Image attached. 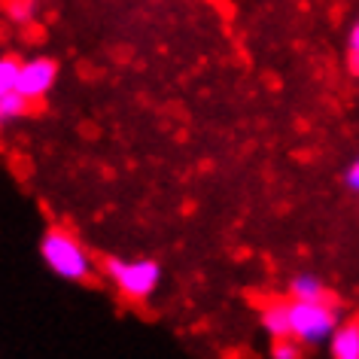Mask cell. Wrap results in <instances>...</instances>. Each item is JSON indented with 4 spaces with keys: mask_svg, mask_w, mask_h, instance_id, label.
<instances>
[{
    "mask_svg": "<svg viewBox=\"0 0 359 359\" xmlns=\"http://www.w3.org/2000/svg\"><path fill=\"white\" fill-rule=\"evenodd\" d=\"M40 259L55 277L67 283H86L95 274V259L70 229L52 226L40 238Z\"/></svg>",
    "mask_w": 359,
    "mask_h": 359,
    "instance_id": "1",
    "label": "cell"
},
{
    "mask_svg": "<svg viewBox=\"0 0 359 359\" xmlns=\"http://www.w3.org/2000/svg\"><path fill=\"white\" fill-rule=\"evenodd\" d=\"M107 280L116 286V292L128 302H147L156 295L161 283V265L156 259H107L104 262Z\"/></svg>",
    "mask_w": 359,
    "mask_h": 359,
    "instance_id": "2",
    "label": "cell"
},
{
    "mask_svg": "<svg viewBox=\"0 0 359 359\" xmlns=\"http://www.w3.org/2000/svg\"><path fill=\"white\" fill-rule=\"evenodd\" d=\"M341 326V311L332 299L323 302H292L290 299V335L304 347L323 344Z\"/></svg>",
    "mask_w": 359,
    "mask_h": 359,
    "instance_id": "3",
    "label": "cell"
},
{
    "mask_svg": "<svg viewBox=\"0 0 359 359\" xmlns=\"http://www.w3.org/2000/svg\"><path fill=\"white\" fill-rule=\"evenodd\" d=\"M58 83V61L49 55H31L22 58L19 67V95H25L31 104L43 101Z\"/></svg>",
    "mask_w": 359,
    "mask_h": 359,
    "instance_id": "4",
    "label": "cell"
},
{
    "mask_svg": "<svg viewBox=\"0 0 359 359\" xmlns=\"http://www.w3.org/2000/svg\"><path fill=\"white\" fill-rule=\"evenodd\" d=\"M286 292H290L292 302H323V299H329L326 280H323L320 274H313V271L292 274L290 283H286Z\"/></svg>",
    "mask_w": 359,
    "mask_h": 359,
    "instance_id": "5",
    "label": "cell"
},
{
    "mask_svg": "<svg viewBox=\"0 0 359 359\" xmlns=\"http://www.w3.org/2000/svg\"><path fill=\"white\" fill-rule=\"evenodd\" d=\"M259 326L271 338H286L290 335V302L286 299H268L259 311Z\"/></svg>",
    "mask_w": 359,
    "mask_h": 359,
    "instance_id": "6",
    "label": "cell"
},
{
    "mask_svg": "<svg viewBox=\"0 0 359 359\" xmlns=\"http://www.w3.org/2000/svg\"><path fill=\"white\" fill-rule=\"evenodd\" d=\"M332 359H359V323H341L329 338Z\"/></svg>",
    "mask_w": 359,
    "mask_h": 359,
    "instance_id": "7",
    "label": "cell"
},
{
    "mask_svg": "<svg viewBox=\"0 0 359 359\" xmlns=\"http://www.w3.org/2000/svg\"><path fill=\"white\" fill-rule=\"evenodd\" d=\"M4 15L15 28H31L40 22V0H4Z\"/></svg>",
    "mask_w": 359,
    "mask_h": 359,
    "instance_id": "8",
    "label": "cell"
},
{
    "mask_svg": "<svg viewBox=\"0 0 359 359\" xmlns=\"http://www.w3.org/2000/svg\"><path fill=\"white\" fill-rule=\"evenodd\" d=\"M31 113V101L19 92L13 95H4L0 97V131L10 128V125H15L19 119H25V116Z\"/></svg>",
    "mask_w": 359,
    "mask_h": 359,
    "instance_id": "9",
    "label": "cell"
},
{
    "mask_svg": "<svg viewBox=\"0 0 359 359\" xmlns=\"http://www.w3.org/2000/svg\"><path fill=\"white\" fill-rule=\"evenodd\" d=\"M19 67H22V58L10 55V52L0 55V97L19 92Z\"/></svg>",
    "mask_w": 359,
    "mask_h": 359,
    "instance_id": "10",
    "label": "cell"
},
{
    "mask_svg": "<svg viewBox=\"0 0 359 359\" xmlns=\"http://www.w3.org/2000/svg\"><path fill=\"white\" fill-rule=\"evenodd\" d=\"M271 359H304V344L299 338H271Z\"/></svg>",
    "mask_w": 359,
    "mask_h": 359,
    "instance_id": "11",
    "label": "cell"
},
{
    "mask_svg": "<svg viewBox=\"0 0 359 359\" xmlns=\"http://www.w3.org/2000/svg\"><path fill=\"white\" fill-rule=\"evenodd\" d=\"M347 65L359 76V15L353 19V25H350V31H347Z\"/></svg>",
    "mask_w": 359,
    "mask_h": 359,
    "instance_id": "12",
    "label": "cell"
},
{
    "mask_svg": "<svg viewBox=\"0 0 359 359\" xmlns=\"http://www.w3.org/2000/svg\"><path fill=\"white\" fill-rule=\"evenodd\" d=\"M344 186H347L350 192H356V195H359V156L344 168Z\"/></svg>",
    "mask_w": 359,
    "mask_h": 359,
    "instance_id": "13",
    "label": "cell"
},
{
    "mask_svg": "<svg viewBox=\"0 0 359 359\" xmlns=\"http://www.w3.org/2000/svg\"><path fill=\"white\" fill-rule=\"evenodd\" d=\"M0 43H4V28H0Z\"/></svg>",
    "mask_w": 359,
    "mask_h": 359,
    "instance_id": "14",
    "label": "cell"
}]
</instances>
